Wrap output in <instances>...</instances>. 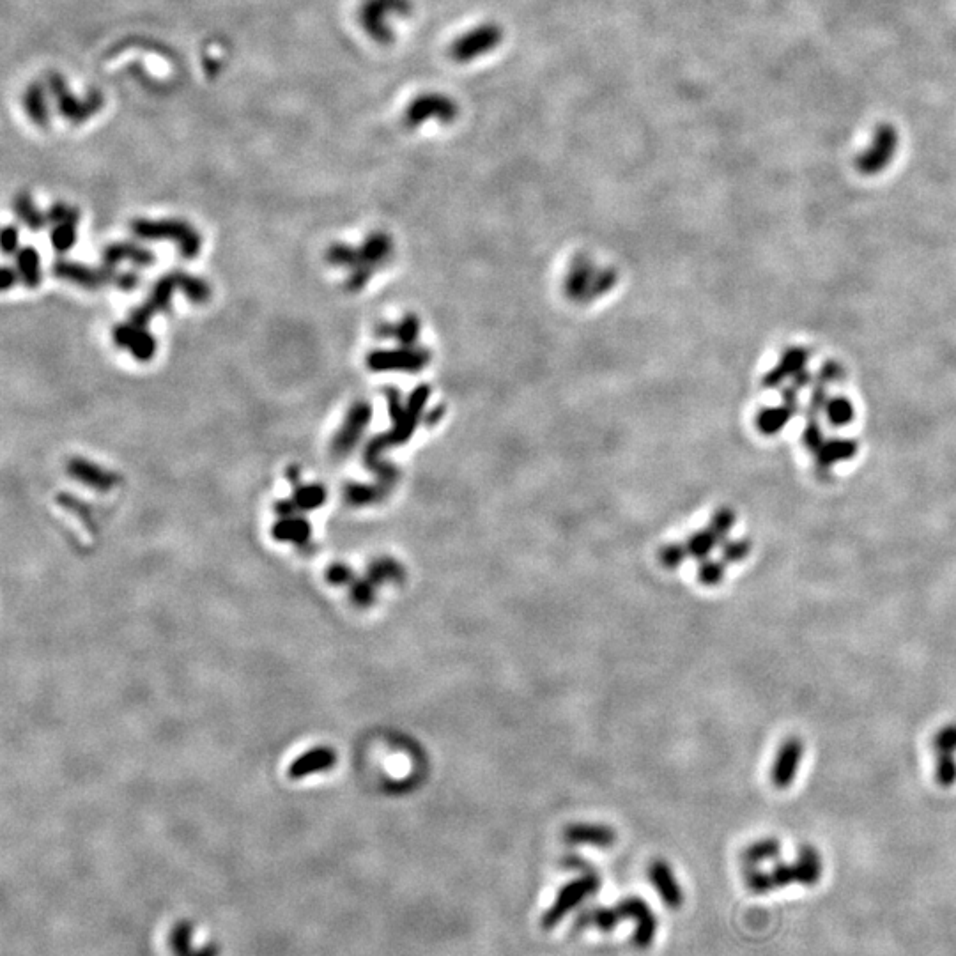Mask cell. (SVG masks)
<instances>
[{"label": "cell", "mask_w": 956, "mask_h": 956, "mask_svg": "<svg viewBox=\"0 0 956 956\" xmlns=\"http://www.w3.org/2000/svg\"><path fill=\"white\" fill-rule=\"evenodd\" d=\"M132 232L144 241H172L179 255L188 261L201 254V232L178 218H137L132 222Z\"/></svg>", "instance_id": "obj_1"}, {"label": "cell", "mask_w": 956, "mask_h": 956, "mask_svg": "<svg viewBox=\"0 0 956 956\" xmlns=\"http://www.w3.org/2000/svg\"><path fill=\"white\" fill-rule=\"evenodd\" d=\"M411 13V0H365L360 9V22L369 38L379 45H390L394 41L392 22L397 18H408Z\"/></svg>", "instance_id": "obj_2"}, {"label": "cell", "mask_w": 956, "mask_h": 956, "mask_svg": "<svg viewBox=\"0 0 956 956\" xmlns=\"http://www.w3.org/2000/svg\"><path fill=\"white\" fill-rule=\"evenodd\" d=\"M599 887H601V877L592 868L581 873L578 879L565 884L558 891V896H556L553 905L542 916V928L553 930L555 926L560 925L563 919L571 914L572 910L585 902L586 898L594 896L599 891Z\"/></svg>", "instance_id": "obj_3"}, {"label": "cell", "mask_w": 956, "mask_h": 956, "mask_svg": "<svg viewBox=\"0 0 956 956\" xmlns=\"http://www.w3.org/2000/svg\"><path fill=\"white\" fill-rule=\"evenodd\" d=\"M505 38V31L500 24L484 22L464 32L450 45L448 55L457 64H470L491 54L500 47Z\"/></svg>", "instance_id": "obj_4"}, {"label": "cell", "mask_w": 956, "mask_h": 956, "mask_svg": "<svg viewBox=\"0 0 956 956\" xmlns=\"http://www.w3.org/2000/svg\"><path fill=\"white\" fill-rule=\"evenodd\" d=\"M822 872H824V864L817 849L811 845H802L795 863L776 864L772 872H767V877H769L771 891H774L790 884L815 886L820 882Z\"/></svg>", "instance_id": "obj_5"}, {"label": "cell", "mask_w": 956, "mask_h": 956, "mask_svg": "<svg viewBox=\"0 0 956 956\" xmlns=\"http://www.w3.org/2000/svg\"><path fill=\"white\" fill-rule=\"evenodd\" d=\"M459 117V103L443 93L420 94L409 103L404 112V123L411 130H417L422 124L436 121L440 124L454 123Z\"/></svg>", "instance_id": "obj_6"}, {"label": "cell", "mask_w": 956, "mask_h": 956, "mask_svg": "<svg viewBox=\"0 0 956 956\" xmlns=\"http://www.w3.org/2000/svg\"><path fill=\"white\" fill-rule=\"evenodd\" d=\"M47 87L54 96L59 114L71 123H84L103 107L101 93L91 91L84 101H80L75 94L70 93L66 80L59 73H48Z\"/></svg>", "instance_id": "obj_7"}, {"label": "cell", "mask_w": 956, "mask_h": 956, "mask_svg": "<svg viewBox=\"0 0 956 956\" xmlns=\"http://www.w3.org/2000/svg\"><path fill=\"white\" fill-rule=\"evenodd\" d=\"M896 149H898V132L895 126L880 124L873 133L872 144L857 156V169L866 176L882 172L895 158Z\"/></svg>", "instance_id": "obj_8"}, {"label": "cell", "mask_w": 956, "mask_h": 956, "mask_svg": "<svg viewBox=\"0 0 956 956\" xmlns=\"http://www.w3.org/2000/svg\"><path fill=\"white\" fill-rule=\"evenodd\" d=\"M371 418L372 408L369 402L358 401L349 408L344 422L340 425L337 434L333 436L332 445H330L333 457L344 459L355 450Z\"/></svg>", "instance_id": "obj_9"}, {"label": "cell", "mask_w": 956, "mask_h": 956, "mask_svg": "<svg viewBox=\"0 0 956 956\" xmlns=\"http://www.w3.org/2000/svg\"><path fill=\"white\" fill-rule=\"evenodd\" d=\"M622 919L634 921V946L638 949H648L656 941L657 918L654 910L648 903L638 896H629L617 905Z\"/></svg>", "instance_id": "obj_10"}, {"label": "cell", "mask_w": 956, "mask_h": 956, "mask_svg": "<svg viewBox=\"0 0 956 956\" xmlns=\"http://www.w3.org/2000/svg\"><path fill=\"white\" fill-rule=\"evenodd\" d=\"M112 340L117 347L130 351L137 362H151L158 351L155 335L146 326H139L132 321L117 324L112 330Z\"/></svg>", "instance_id": "obj_11"}, {"label": "cell", "mask_w": 956, "mask_h": 956, "mask_svg": "<svg viewBox=\"0 0 956 956\" xmlns=\"http://www.w3.org/2000/svg\"><path fill=\"white\" fill-rule=\"evenodd\" d=\"M52 273L55 278L70 282L73 286L82 287L87 291H96L100 287L107 286L110 282H114V275H116L105 270L103 266L93 268L89 264L68 261V259H59L57 263H54Z\"/></svg>", "instance_id": "obj_12"}, {"label": "cell", "mask_w": 956, "mask_h": 956, "mask_svg": "<svg viewBox=\"0 0 956 956\" xmlns=\"http://www.w3.org/2000/svg\"><path fill=\"white\" fill-rule=\"evenodd\" d=\"M179 291L178 280H176V275L174 271L172 273H167L163 275L160 280H156L155 286L151 289V293L147 296V300L139 305L137 309L132 310V316H130V321L139 326H146L151 323L153 317L158 316V314H163L170 309V303H172V296L174 293Z\"/></svg>", "instance_id": "obj_13"}, {"label": "cell", "mask_w": 956, "mask_h": 956, "mask_svg": "<svg viewBox=\"0 0 956 956\" xmlns=\"http://www.w3.org/2000/svg\"><path fill=\"white\" fill-rule=\"evenodd\" d=\"M427 362L424 351L418 349H378L367 355V367L374 372H415Z\"/></svg>", "instance_id": "obj_14"}, {"label": "cell", "mask_w": 956, "mask_h": 956, "mask_svg": "<svg viewBox=\"0 0 956 956\" xmlns=\"http://www.w3.org/2000/svg\"><path fill=\"white\" fill-rule=\"evenodd\" d=\"M648 880L668 909L677 910L684 905V889L666 861L656 859L650 863Z\"/></svg>", "instance_id": "obj_15"}, {"label": "cell", "mask_w": 956, "mask_h": 956, "mask_svg": "<svg viewBox=\"0 0 956 956\" xmlns=\"http://www.w3.org/2000/svg\"><path fill=\"white\" fill-rule=\"evenodd\" d=\"M124 261L132 263L137 268H147V266H153L156 263V255L149 248L142 247L139 243H132V241L112 243V245L105 247L103 255H101V266L110 273H116L117 266Z\"/></svg>", "instance_id": "obj_16"}, {"label": "cell", "mask_w": 956, "mask_h": 956, "mask_svg": "<svg viewBox=\"0 0 956 956\" xmlns=\"http://www.w3.org/2000/svg\"><path fill=\"white\" fill-rule=\"evenodd\" d=\"M802 753H804V746L797 737H792V739H788L781 744L774 765H772L771 778L774 787L785 790L794 783L799 765H801Z\"/></svg>", "instance_id": "obj_17"}, {"label": "cell", "mask_w": 956, "mask_h": 956, "mask_svg": "<svg viewBox=\"0 0 956 956\" xmlns=\"http://www.w3.org/2000/svg\"><path fill=\"white\" fill-rule=\"evenodd\" d=\"M68 475L78 480L80 484L91 487L94 491H110L119 484V475L108 471L100 464L87 461L84 457H73L68 461Z\"/></svg>", "instance_id": "obj_18"}, {"label": "cell", "mask_w": 956, "mask_h": 956, "mask_svg": "<svg viewBox=\"0 0 956 956\" xmlns=\"http://www.w3.org/2000/svg\"><path fill=\"white\" fill-rule=\"evenodd\" d=\"M197 928L190 919L179 921L170 932V948L176 956H220L222 949L215 941L195 944Z\"/></svg>", "instance_id": "obj_19"}, {"label": "cell", "mask_w": 956, "mask_h": 956, "mask_svg": "<svg viewBox=\"0 0 956 956\" xmlns=\"http://www.w3.org/2000/svg\"><path fill=\"white\" fill-rule=\"evenodd\" d=\"M563 838L571 845H592L599 849H608L615 845L617 833L608 825L571 824L565 829Z\"/></svg>", "instance_id": "obj_20"}, {"label": "cell", "mask_w": 956, "mask_h": 956, "mask_svg": "<svg viewBox=\"0 0 956 956\" xmlns=\"http://www.w3.org/2000/svg\"><path fill=\"white\" fill-rule=\"evenodd\" d=\"M16 271L25 287L36 289L43 280L41 273V257L34 247L20 248L15 254Z\"/></svg>", "instance_id": "obj_21"}, {"label": "cell", "mask_w": 956, "mask_h": 956, "mask_svg": "<svg viewBox=\"0 0 956 956\" xmlns=\"http://www.w3.org/2000/svg\"><path fill=\"white\" fill-rule=\"evenodd\" d=\"M360 254L362 266L374 271L392 254V239L388 238L385 232H374L365 239V243L360 247Z\"/></svg>", "instance_id": "obj_22"}, {"label": "cell", "mask_w": 956, "mask_h": 956, "mask_svg": "<svg viewBox=\"0 0 956 956\" xmlns=\"http://www.w3.org/2000/svg\"><path fill=\"white\" fill-rule=\"evenodd\" d=\"M13 209L18 220L32 232L43 231L48 225L47 213H43L36 206V202L31 197V193H18L13 201Z\"/></svg>", "instance_id": "obj_23"}, {"label": "cell", "mask_w": 956, "mask_h": 956, "mask_svg": "<svg viewBox=\"0 0 956 956\" xmlns=\"http://www.w3.org/2000/svg\"><path fill=\"white\" fill-rule=\"evenodd\" d=\"M78 222H80V211L75 208L64 222L52 225L50 241H52V247L57 254H68L71 248L75 247L78 236Z\"/></svg>", "instance_id": "obj_24"}, {"label": "cell", "mask_w": 956, "mask_h": 956, "mask_svg": "<svg viewBox=\"0 0 956 956\" xmlns=\"http://www.w3.org/2000/svg\"><path fill=\"white\" fill-rule=\"evenodd\" d=\"M24 107L27 116L38 126H47L50 121V112H48L47 89L45 85L34 82L25 89Z\"/></svg>", "instance_id": "obj_25"}, {"label": "cell", "mask_w": 956, "mask_h": 956, "mask_svg": "<svg viewBox=\"0 0 956 956\" xmlns=\"http://www.w3.org/2000/svg\"><path fill=\"white\" fill-rule=\"evenodd\" d=\"M622 921H624V919L620 916V910H618L617 905H615V907H597V909L586 910L583 916H579L576 926H578V928L594 926V928L601 930V932H611V930H615L618 923H622Z\"/></svg>", "instance_id": "obj_26"}, {"label": "cell", "mask_w": 956, "mask_h": 956, "mask_svg": "<svg viewBox=\"0 0 956 956\" xmlns=\"http://www.w3.org/2000/svg\"><path fill=\"white\" fill-rule=\"evenodd\" d=\"M779 856H781V843L774 838H767L749 845L748 849L742 852V863L746 864V868H756L758 864L774 861Z\"/></svg>", "instance_id": "obj_27"}, {"label": "cell", "mask_w": 956, "mask_h": 956, "mask_svg": "<svg viewBox=\"0 0 956 956\" xmlns=\"http://www.w3.org/2000/svg\"><path fill=\"white\" fill-rule=\"evenodd\" d=\"M176 280H178L179 291L185 293L186 298L195 303V305H204L211 298V287L206 280L195 277L192 273L186 271H174Z\"/></svg>", "instance_id": "obj_28"}, {"label": "cell", "mask_w": 956, "mask_h": 956, "mask_svg": "<svg viewBox=\"0 0 956 956\" xmlns=\"http://www.w3.org/2000/svg\"><path fill=\"white\" fill-rule=\"evenodd\" d=\"M326 261L333 266L349 268L351 271L362 266V254H360V248L351 247L346 243H333L326 252Z\"/></svg>", "instance_id": "obj_29"}, {"label": "cell", "mask_w": 956, "mask_h": 956, "mask_svg": "<svg viewBox=\"0 0 956 956\" xmlns=\"http://www.w3.org/2000/svg\"><path fill=\"white\" fill-rule=\"evenodd\" d=\"M719 540L721 539H719L716 533L712 532L710 528L702 530V532L694 533L686 542L687 555L694 558V560L703 562V560L709 558L710 553L714 551Z\"/></svg>", "instance_id": "obj_30"}, {"label": "cell", "mask_w": 956, "mask_h": 956, "mask_svg": "<svg viewBox=\"0 0 956 956\" xmlns=\"http://www.w3.org/2000/svg\"><path fill=\"white\" fill-rule=\"evenodd\" d=\"M335 760L332 751L330 749H319L316 753H310V755L303 756L300 762H296L293 767V776H303V774H309V772H316L319 769H324V767H330Z\"/></svg>", "instance_id": "obj_31"}, {"label": "cell", "mask_w": 956, "mask_h": 956, "mask_svg": "<svg viewBox=\"0 0 956 956\" xmlns=\"http://www.w3.org/2000/svg\"><path fill=\"white\" fill-rule=\"evenodd\" d=\"M326 500V491L319 484H310V486H298L294 491V505L298 509L314 510L323 505Z\"/></svg>", "instance_id": "obj_32"}, {"label": "cell", "mask_w": 956, "mask_h": 956, "mask_svg": "<svg viewBox=\"0 0 956 956\" xmlns=\"http://www.w3.org/2000/svg\"><path fill=\"white\" fill-rule=\"evenodd\" d=\"M404 576H406V572L402 569L401 563L394 562V560H390V558L372 563V581H378V583H386V581L401 583Z\"/></svg>", "instance_id": "obj_33"}, {"label": "cell", "mask_w": 956, "mask_h": 956, "mask_svg": "<svg viewBox=\"0 0 956 956\" xmlns=\"http://www.w3.org/2000/svg\"><path fill=\"white\" fill-rule=\"evenodd\" d=\"M385 496L383 486H365V484H349L346 487V498L355 505H369L376 503Z\"/></svg>", "instance_id": "obj_34"}, {"label": "cell", "mask_w": 956, "mask_h": 956, "mask_svg": "<svg viewBox=\"0 0 956 956\" xmlns=\"http://www.w3.org/2000/svg\"><path fill=\"white\" fill-rule=\"evenodd\" d=\"M310 528L307 525L305 519H284V521H278L277 526H275V537H278L280 540H305L307 535H309Z\"/></svg>", "instance_id": "obj_35"}, {"label": "cell", "mask_w": 956, "mask_h": 956, "mask_svg": "<svg viewBox=\"0 0 956 956\" xmlns=\"http://www.w3.org/2000/svg\"><path fill=\"white\" fill-rule=\"evenodd\" d=\"M935 781H937L942 788H949L955 785V753H939V756H937V765H935Z\"/></svg>", "instance_id": "obj_36"}, {"label": "cell", "mask_w": 956, "mask_h": 956, "mask_svg": "<svg viewBox=\"0 0 956 956\" xmlns=\"http://www.w3.org/2000/svg\"><path fill=\"white\" fill-rule=\"evenodd\" d=\"M726 574L725 562L717 560H703L698 567V579L703 586H717Z\"/></svg>", "instance_id": "obj_37"}, {"label": "cell", "mask_w": 956, "mask_h": 956, "mask_svg": "<svg viewBox=\"0 0 956 956\" xmlns=\"http://www.w3.org/2000/svg\"><path fill=\"white\" fill-rule=\"evenodd\" d=\"M933 748L937 753H955L956 751V723L942 726L933 737Z\"/></svg>", "instance_id": "obj_38"}, {"label": "cell", "mask_w": 956, "mask_h": 956, "mask_svg": "<svg viewBox=\"0 0 956 956\" xmlns=\"http://www.w3.org/2000/svg\"><path fill=\"white\" fill-rule=\"evenodd\" d=\"M687 556L689 555H687L686 546H680V544H668L659 551V560L666 569H679Z\"/></svg>", "instance_id": "obj_39"}, {"label": "cell", "mask_w": 956, "mask_h": 956, "mask_svg": "<svg viewBox=\"0 0 956 956\" xmlns=\"http://www.w3.org/2000/svg\"><path fill=\"white\" fill-rule=\"evenodd\" d=\"M733 523H735V514H733L732 510L719 509L716 514H714V517H712L710 530L716 533L719 539H726V535L732 530Z\"/></svg>", "instance_id": "obj_40"}, {"label": "cell", "mask_w": 956, "mask_h": 956, "mask_svg": "<svg viewBox=\"0 0 956 956\" xmlns=\"http://www.w3.org/2000/svg\"><path fill=\"white\" fill-rule=\"evenodd\" d=\"M749 549H751V544H749L748 540H732V542H726L723 553H721L723 562H742V560L749 555Z\"/></svg>", "instance_id": "obj_41"}, {"label": "cell", "mask_w": 956, "mask_h": 956, "mask_svg": "<svg viewBox=\"0 0 956 956\" xmlns=\"http://www.w3.org/2000/svg\"><path fill=\"white\" fill-rule=\"evenodd\" d=\"M0 243H2V252L6 255L16 254L20 250L18 248L20 247V232L15 225L4 227L2 236H0Z\"/></svg>", "instance_id": "obj_42"}, {"label": "cell", "mask_w": 956, "mask_h": 956, "mask_svg": "<svg viewBox=\"0 0 956 956\" xmlns=\"http://www.w3.org/2000/svg\"><path fill=\"white\" fill-rule=\"evenodd\" d=\"M112 284L119 287L121 291H133V289L139 287L140 277L135 271H121V273L116 271Z\"/></svg>", "instance_id": "obj_43"}, {"label": "cell", "mask_w": 956, "mask_h": 956, "mask_svg": "<svg viewBox=\"0 0 956 956\" xmlns=\"http://www.w3.org/2000/svg\"><path fill=\"white\" fill-rule=\"evenodd\" d=\"M73 209L75 208H71L66 202H55L47 211L48 224H61L73 213Z\"/></svg>", "instance_id": "obj_44"}, {"label": "cell", "mask_w": 956, "mask_h": 956, "mask_svg": "<svg viewBox=\"0 0 956 956\" xmlns=\"http://www.w3.org/2000/svg\"><path fill=\"white\" fill-rule=\"evenodd\" d=\"M356 601L360 604H371L374 601V586L371 581H362L355 586Z\"/></svg>", "instance_id": "obj_45"}, {"label": "cell", "mask_w": 956, "mask_h": 956, "mask_svg": "<svg viewBox=\"0 0 956 956\" xmlns=\"http://www.w3.org/2000/svg\"><path fill=\"white\" fill-rule=\"evenodd\" d=\"M831 418H833L836 424H841V422H847L849 418H852V408H850L847 402L838 401L831 408Z\"/></svg>", "instance_id": "obj_46"}, {"label": "cell", "mask_w": 956, "mask_h": 956, "mask_svg": "<svg viewBox=\"0 0 956 956\" xmlns=\"http://www.w3.org/2000/svg\"><path fill=\"white\" fill-rule=\"evenodd\" d=\"M20 278L16 268H11V266H4L2 271H0V287L2 291H8L11 287L15 286L16 280Z\"/></svg>", "instance_id": "obj_47"}, {"label": "cell", "mask_w": 956, "mask_h": 956, "mask_svg": "<svg viewBox=\"0 0 956 956\" xmlns=\"http://www.w3.org/2000/svg\"><path fill=\"white\" fill-rule=\"evenodd\" d=\"M287 477L291 478L294 484H296V480H300V468H298V466H291L289 471H287Z\"/></svg>", "instance_id": "obj_48"}]
</instances>
